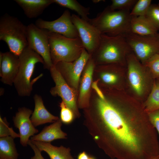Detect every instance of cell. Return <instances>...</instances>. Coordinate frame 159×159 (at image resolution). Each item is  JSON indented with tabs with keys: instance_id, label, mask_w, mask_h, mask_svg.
<instances>
[{
	"instance_id": "cell-1",
	"label": "cell",
	"mask_w": 159,
	"mask_h": 159,
	"mask_svg": "<svg viewBox=\"0 0 159 159\" xmlns=\"http://www.w3.org/2000/svg\"><path fill=\"white\" fill-rule=\"evenodd\" d=\"M92 90L83 109L84 125L98 147L112 159H152L159 156L157 131L142 104L119 90Z\"/></svg>"
},
{
	"instance_id": "cell-2",
	"label": "cell",
	"mask_w": 159,
	"mask_h": 159,
	"mask_svg": "<svg viewBox=\"0 0 159 159\" xmlns=\"http://www.w3.org/2000/svg\"><path fill=\"white\" fill-rule=\"evenodd\" d=\"M132 51L124 35L111 36L102 34L99 45L91 56L95 65L126 64Z\"/></svg>"
},
{
	"instance_id": "cell-3",
	"label": "cell",
	"mask_w": 159,
	"mask_h": 159,
	"mask_svg": "<svg viewBox=\"0 0 159 159\" xmlns=\"http://www.w3.org/2000/svg\"><path fill=\"white\" fill-rule=\"evenodd\" d=\"M128 11H112L109 6L88 22L95 26L101 34L114 36L130 33L132 18Z\"/></svg>"
},
{
	"instance_id": "cell-4",
	"label": "cell",
	"mask_w": 159,
	"mask_h": 159,
	"mask_svg": "<svg viewBox=\"0 0 159 159\" xmlns=\"http://www.w3.org/2000/svg\"><path fill=\"white\" fill-rule=\"evenodd\" d=\"M19 67L13 84L18 95L21 97L29 96L34 84L43 75L41 74L31 80L36 64H44L42 57L28 46L25 48L19 56Z\"/></svg>"
},
{
	"instance_id": "cell-5",
	"label": "cell",
	"mask_w": 159,
	"mask_h": 159,
	"mask_svg": "<svg viewBox=\"0 0 159 159\" xmlns=\"http://www.w3.org/2000/svg\"><path fill=\"white\" fill-rule=\"evenodd\" d=\"M26 28L17 18L6 13L0 19V40L6 43L10 52L19 56L28 46Z\"/></svg>"
},
{
	"instance_id": "cell-6",
	"label": "cell",
	"mask_w": 159,
	"mask_h": 159,
	"mask_svg": "<svg viewBox=\"0 0 159 159\" xmlns=\"http://www.w3.org/2000/svg\"><path fill=\"white\" fill-rule=\"evenodd\" d=\"M50 56L53 65L71 62L78 58L84 48L80 38H70L48 31Z\"/></svg>"
},
{
	"instance_id": "cell-7",
	"label": "cell",
	"mask_w": 159,
	"mask_h": 159,
	"mask_svg": "<svg viewBox=\"0 0 159 159\" xmlns=\"http://www.w3.org/2000/svg\"><path fill=\"white\" fill-rule=\"evenodd\" d=\"M126 64L128 80L134 93L140 98L149 95L155 79L148 69L131 53L127 56Z\"/></svg>"
},
{
	"instance_id": "cell-8",
	"label": "cell",
	"mask_w": 159,
	"mask_h": 159,
	"mask_svg": "<svg viewBox=\"0 0 159 159\" xmlns=\"http://www.w3.org/2000/svg\"><path fill=\"white\" fill-rule=\"evenodd\" d=\"M124 36L131 50L143 65L155 54L159 53V35L141 36L129 33Z\"/></svg>"
},
{
	"instance_id": "cell-9",
	"label": "cell",
	"mask_w": 159,
	"mask_h": 159,
	"mask_svg": "<svg viewBox=\"0 0 159 159\" xmlns=\"http://www.w3.org/2000/svg\"><path fill=\"white\" fill-rule=\"evenodd\" d=\"M26 37L28 46L42 57L44 68L49 70L53 65L50 56L48 31L31 23L27 26Z\"/></svg>"
},
{
	"instance_id": "cell-10",
	"label": "cell",
	"mask_w": 159,
	"mask_h": 159,
	"mask_svg": "<svg viewBox=\"0 0 159 159\" xmlns=\"http://www.w3.org/2000/svg\"><path fill=\"white\" fill-rule=\"evenodd\" d=\"M49 70L55 85L50 89L51 94L53 96L60 97L62 100L73 112L75 117L79 118L80 114L77 105L78 91L67 83L54 65Z\"/></svg>"
},
{
	"instance_id": "cell-11",
	"label": "cell",
	"mask_w": 159,
	"mask_h": 159,
	"mask_svg": "<svg viewBox=\"0 0 159 159\" xmlns=\"http://www.w3.org/2000/svg\"><path fill=\"white\" fill-rule=\"evenodd\" d=\"M90 57L84 48L80 56L74 61L71 62H60L54 65L67 83L78 91L81 76Z\"/></svg>"
},
{
	"instance_id": "cell-12",
	"label": "cell",
	"mask_w": 159,
	"mask_h": 159,
	"mask_svg": "<svg viewBox=\"0 0 159 159\" xmlns=\"http://www.w3.org/2000/svg\"><path fill=\"white\" fill-rule=\"evenodd\" d=\"M72 19L84 48L91 56L99 45L102 34L95 26L79 16L72 14Z\"/></svg>"
},
{
	"instance_id": "cell-13",
	"label": "cell",
	"mask_w": 159,
	"mask_h": 159,
	"mask_svg": "<svg viewBox=\"0 0 159 159\" xmlns=\"http://www.w3.org/2000/svg\"><path fill=\"white\" fill-rule=\"evenodd\" d=\"M35 24L39 28L70 38H80L78 31L73 23L72 15L66 10L57 19L51 21L38 19Z\"/></svg>"
},
{
	"instance_id": "cell-14",
	"label": "cell",
	"mask_w": 159,
	"mask_h": 159,
	"mask_svg": "<svg viewBox=\"0 0 159 159\" xmlns=\"http://www.w3.org/2000/svg\"><path fill=\"white\" fill-rule=\"evenodd\" d=\"M122 65L108 64L95 65L93 74V81L97 80L101 89L119 90L122 79L119 72Z\"/></svg>"
},
{
	"instance_id": "cell-15",
	"label": "cell",
	"mask_w": 159,
	"mask_h": 159,
	"mask_svg": "<svg viewBox=\"0 0 159 159\" xmlns=\"http://www.w3.org/2000/svg\"><path fill=\"white\" fill-rule=\"evenodd\" d=\"M95 64L91 56L83 70L80 79L77 105L83 110L89 106L92 90L93 74Z\"/></svg>"
},
{
	"instance_id": "cell-16",
	"label": "cell",
	"mask_w": 159,
	"mask_h": 159,
	"mask_svg": "<svg viewBox=\"0 0 159 159\" xmlns=\"http://www.w3.org/2000/svg\"><path fill=\"white\" fill-rule=\"evenodd\" d=\"M33 112L28 108L20 107L13 118L14 126L19 130L20 143L24 147L28 145L30 137L38 132L30 118Z\"/></svg>"
},
{
	"instance_id": "cell-17",
	"label": "cell",
	"mask_w": 159,
	"mask_h": 159,
	"mask_svg": "<svg viewBox=\"0 0 159 159\" xmlns=\"http://www.w3.org/2000/svg\"><path fill=\"white\" fill-rule=\"evenodd\" d=\"M19 56L12 52L0 53V80L4 84L12 86L19 67Z\"/></svg>"
},
{
	"instance_id": "cell-18",
	"label": "cell",
	"mask_w": 159,
	"mask_h": 159,
	"mask_svg": "<svg viewBox=\"0 0 159 159\" xmlns=\"http://www.w3.org/2000/svg\"><path fill=\"white\" fill-rule=\"evenodd\" d=\"M35 107L30 120L35 127L46 123L55 122L58 117L50 113L45 108L40 95L35 94L33 97Z\"/></svg>"
},
{
	"instance_id": "cell-19",
	"label": "cell",
	"mask_w": 159,
	"mask_h": 159,
	"mask_svg": "<svg viewBox=\"0 0 159 159\" xmlns=\"http://www.w3.org/2000/svg\"><path fill=\"white\" fill-rule=\"evenodd\" d=\"M62 122L59 119L50 125L45 127L38 134L31 138L32 141L50 143L58 139H66L67 134L61 130Z\"/></svg>"
},
{
	"instance_id": "cell-20",
	"label": "cell",
	"mask_w": 159,
	"mask_h": 159,
	"mask_svg": "<svg viewBox=\"0 0 159 159\" xmlns=\"http://www.w3.org/2000/svg\"><path fill=\"white\" fill-rule=\"evenodd\" d=\"M29 18H36L51 4L53 0H14Z\"/></svg>"
},
{
	"instance_id": "cell-21",
	"label": "cell",
	"mask_w": 159,
	"mask_h": 159,
	"mask_svg": "<svg viewBox=\"0 0 159 159\" xmlns=\"http://www.w3.org/2000/svg\"><path fill=\"white\" fill-rule=\"evenodd\" d=\"M131 32L141 36L157 34L158 30L146 16H132L130 24Z\"/></svg>"
},
{
	"instance_id": "cell-22",
	"label": "cell",
	"mask_w": 159,
	"mask_h": 159,
	"mask_svg": "<svg viewBox=\"0 0 159 159\" xmlns=\"http://www.w3.org/2000/svg\"><path fill=\"white\" fill-rule=\"evenodd\" d=\"M31 141L41 151L46 152L50 159H74L71 155V150L69 148L62 146L59 147L54 146L50 143Z\"/></svg>"
},
{
	"instance_id": "cell-23",
	"label": "cell",
	"mask_w": 159,
	"mask_h": 159,
	"mask_svg": "<svg viewBox=\"0 0 159 159\" xmlns=\"http://www.w3.org/2000/svg\"><path fill=\"white\" fill-rule=\"evenodd\" d=\"M14 139L11 136L0 138V159H18Z\"/></svg>"
},
{
	"instance_id": "cell-24",
	"label": "cell",
	"mask_w": 159,
	"mask_h": 159,
	"mask_svg": "<svg viewBox=\"0 0 159 159\" xmlns=\"http://www.w3.org/2000/svg\"><path fill=\"white\" fill-rule=\"evenodd\" d=\"M55 3L61 6L67 8L77 12L82 19L88 21L90 18V8L82 5L76 0H53Z\"/></svg>"
},
{
	"instance_id": "cell-25",
	"label": "cell",
	"mask_w": 159,
	"mask_h": 159,
	"mask_svg": "<svg viewBox=\"0 0 159 159\" xmlns=\"http://www.w3.org/2000/svg\"><path fill=\"white\" fill-rule=\"evenodd\" d=\"M142 104L147 113L159 110V85L155 80L146 100Z\"/></svg>"
},
{
	"instance_id": "cell-26",
	"label": "cell",
	"mask_w": 159,
	"mask_h": 159,
	"mask_svg": "<svg viewBox=\"0 0 159 159\" xmlns=\"http://www.w3.org/2000/svg\"><path fill=\"white\" fill-rule=\"evenodd\" d=\"M151 0H139L137 1L130 12L132 16H146L151 4Z\"/></svg>"
},
{
	"instance_id": "cell-27",
	"label": "cell",
	"mask_w": 159,
	"mask_h": 159,
	"mask_svg": "<svg viewBox=\"0 0 159 159\" xmlns=\"http://www.w3.org/2000/svg\"><path fill=\"white\" fill-rule=\"evenodd\" d=\"M136 0H112V3L109 7L112 11L129 10L133 8L137 2Z\"/></svg>"
},
{
	"instance_id": "cell-28",
	"label": "cell",
	"mask_w": 159,
	"mask_h": 159,
	"mask_svg": "<svg viewBox=\"0 0 159 159\" xmlns=\"http://www.w3.org/2000/svg\"><path fill=\"white\" fill-rule=\"evenodd\" d=\"M144 65L147 67L155 79L159 77V53L152 57Z\"/></svg>"
},
{
	"instance_id": "cell-29",
	"label": "cell",
	"mask_w": 159,
	"mask_h": 159,
	"mask_svg": "<svg viewBox=\"0 0 159 159\" xmlns=\"http://www.w3.org/2000/svg\"><path fill=\"white\" fill-rule=\"evenodd\" d=\"M59 106L60 108V120L64 124L70 123L75 117L73 112L62 100L60 103Z\"/></svg>"
},
{
	"instance_id": "cell-30",
	"label": "cell",
	"mask_w": 159,
	"mask_h": 159,
	"mask_svg": "<svg viewBox=\"0 0 159 159\" xmlns=\"http://www.w3.org/2000/svg\"><path fill=\"white\" fill-rule=\"evenodd\" d=\"M11 136L14 138H19V134L14 132L12 127H9V123L7 121L6 118H2L0 117V137Z\"/></svg>"
},
{
	"instance_id": "cell-31",
	"label": "cell",
	"mask_w": 159,
	"mask_h": 159,
	"mask_svg": "<svg viewBox=\"0 0 159 159\" xmlns=\"http://www.w3.org/2000/svg\"><path fill=\"white\" fill-rule=\"evenodd\" d=\"M146 16L159 31V5L151 4Z\"/></svg>"
},
{
	"instance_id": "cell-32",
	"label": "cell",
	"mask_w": 159,
	"mask_h": 159,
	"mask_svg": "<svg viewBox=\"0 0 159 159\" xmlns=\"http://www.w3.org/2000/svg\"><path fill=\"white\" fill-rule=\"evenodd\" d=\"M147 114L150 121L159 135V110Z\"/></svg>"
},
{
	"instance_id": "cell-33",
	"label": "cell",
	"mask_w": 159,
	"mask_h": 159,
	"mask_svg": "<svg viewBox=\"0 0 159 159\" xmlns=\"http://www.w3.org/2000/svg\"><path fill=\"white\" fill-rule=\"evenodd\" d=\"M28 145L30 146L34 153V155L30 159H44L41 154L42 151L31 142L30 140L28 142Z\"/></svg>"
},
{
	"instance_id": "cell-34",
	"label": "cell",
	"mask_w": 159,
	"mask_h": 159,
	"mask_svg": "<svg viewBox=\"0 0 159 159\" xmlns=\"http://www.w3.org/2000/svg\"><path fill=\"white\" fill-rule=\"evenodd\" d=\"M90 156L85 151L80 153L77 156V159H88Z\"/></svg>"
},
{
	"instance_id": "cell-35",
	"label": "cell",
	"mask_w": 159,
	"mask_h": 159,
	"mask_svg": "<svg viewBox=\"0 0 159 159\" xmlns=\"http://www.w3.org/2000/svg\"><path fill=\"white\" fill-rule=\"evenodd\" d=\"M104 1L102 0H93L92 1L93 3L95 4L97 3L100 2Z\"/></svg>"
},
{
	"instance_id": "cell-36",
	"label": "cell",
	"mask_w": 159,
	"mask_h": 159,
	"mask_svg": "<svg viewBox=\"0 0 159 159\" xmlns=\"http://www.w3.org/2000/svg\"><path fill=\"white\" fill-rule=\"evenodd\" d=\"M156 79V80L155 81V82L158 85H159V77Z\"/></svg>"
},
{
	"instance_id": "cell-37",
	"label": "cell",
	"mask_w": 159,
	"mask_h": 159,
	"mask_svg": "<svg viewBox=\"0 0 159 159\" xmlns=\"http://www.w3.org/2000/svg\"><path fill=\"white\" fill-rule=\"evenodd\" d=\"M88 159H96L95 158L92 157V156H90L89 157V158Z\"/></svg>"
},
{
	"instance_id": "cell-38",
	"label": "cell",
	"mask_w": 159,
	"mask_h": 159,
	"mask_svg": "<svg viewBox=\"0 0 159 159\" xmlns=\"http://www.w3.org/2000/svg\"><path fill=\"white\" fill-rule=\"evenodd\" d=\"M152 159H159V156L156 157Z\"/></svg>"
},
{
	"instance_id": "cell-39",
	"label": "cell",
	"mask_w": 159,
	"mask_h": 159,
	"mask_svg": "<svg viewBox=\"0 0 159 159\" xmlns=\"http://www.w3.org/2000/svg\"><path fill=\"white\" fill-rule=\"evenodd\" d=\"M158 4L159 5V3Z\"/></svg>"
},
{
	"instance_id": "cell-40",
	"label": "cell",
	"mask_w": 159,
	"mask_h": 159,
	"mask_svg": "<svg viewBox=\"0 0 159 159\" xmlns=\"http://www.w3.org/2000/svg\"><path fill=\"white\" fill-rule=\"evenodd\" d=\"M158 34H159V32H158Z\"/></svg>"
}]
</instances>
